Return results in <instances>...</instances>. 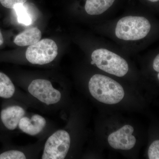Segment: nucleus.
I'll list each match as a JSON object with an SVG mask.
<instances>
[{
  "instance_id": "a211bd4d",
  "label": "nucleus",
  "mask_w": 159,
  "mask_h": 159,
  "mask_svg": "<svg viewBox=\"0 0 159 159\" xmlns=\"http://www.w3.org/2000/svg\"><path fill=\"white\" fill-rule=\"evenodd\" d=\"M4 43V39H3V35L2 34V32L0 31V46L2 45Z\"/></svg>"
},
{
  "instance_id": "dca6fc26",
  "label": "nucleus",
  "mask_w": 159,
  "mask_h": 159,
  "mask_svg": "<svg viewBox=\"0 0 159 159\" xmlns=\"http://www.w3.org/2000/svg\"><path fill=\"white\" fill-rule=\"evenodd\" d=\"M27 0H0L1 5L7 9H14L18 5H24Z\"/></svg>"
},
{
  "instance_id": "6ab92c4d",
  "label": "nucleus",
  "mask_w": 159,
  "mask_h": 159,
  "mask_svg": "<svg viewBox=\"0 0 159 159\" xmlns=\"http://www.w3.org/2000/svg\"><path fill=\"white\" fill-rule=\"evenodd\" d=\"M148 1H150L151 2H158L159 0H148Z\"/></svg>"
},
{
  "instance_id": "aec40b11",
  "label": "nucleus",
  "mask_w": 159,
  "mask_h": 159,
  "mask_svg": "<svg viewBox=\"0 0 159 159\" xmlns=\"http://www.w3.org/2000/svg\"><path fill=\"white\" fill-rule=\"evenodd\" d=\"M158 79H159V74H158Z\"/></svg>"
},
{
  "instance_id": "0eeeda50",
  "label": "nucleus",
  "mask_w": 159,
  "mask_h": 159,
  "mask_svg": "<svg viewBox=\"0 0 159 159\" xmlns=\"http://www.w3.org/2000/svg\"><path fill=\"white\" fill-rule=\"evenodd\" d=\"M134 130L131 125H124L109 136V144L111 147L116 149L125 150L131 149L136 142V139L132 135Z\"/></svg>"
},
{
  "instance_id": "423d86ee",
  "label": "nucleus",
  "mask_w": 159,
  "mask_h": 159,
  "mask_svg": "<svg viewBox=\"0 0 159 159\" xmlns=\"http://www.w3.org/2000/svg\"><path fill=\"white\" fill-rule=\"evenodd\" d=\"M27 91L37 101L48 106L57 104L61 98V92L48 80H34L28 86Z\"/></svg>"
},
{
  "instance_id": "1a4fd4ad",
  "label": "nucleus",
  "mask_w": 159,
  "mask_h": 159,
  "mask_svg": "<svg viewBox=\"0 0 159 159\" xmlns=\"http://www.w3.org/2000/svg\"><path fill=\"white\" fill-rule=\"evenodd\" d=\"M26 113V109L21 104H14L3 109L0 116L5 127L8 130L13 131L18 128L20 119Z\"/></svg>"
},
{
  "instance_id": "6e6552de",
  "label": "nucleus",
  "mask_w": 159,
  "mask_h": 159,
  "mask_svg": "<svg viewBox=\"0 0 159 159\" xmlns=\"http://www.w3.org/2000/svg\"><path fill=\"white\" fill-rule=\"evenodd\" d=\"M47 120L39 114L31 115L26 113L21 118L18 128L22 132L31 136H37L40 135L47 126Z\"/></svg>"
},
{
  "instance_id": "f257e3e1",
  "label": "nucleus",
  "mask_w": 159,
  "mask_h": 159,
  "mask_svg": "<svg viewBox=\"0 0 159 159\" xmlns=\"http://www.w3.org/2000/svg\"><path fill=\"white\" fill-rule=\"evenodd\" d=\"M89 87L92 96L105 104L119 103L125 95L123 88L119 83L101 74H95L91 77Z\"/></svg>"
},
{
  "instance_id": "2eb2a0df",
  "label": "nucleus",
  "mask_w": 159,
  "mask_h": 159,
  "mask_svg": "<svg viewBox=\"0 0 159 159\" xmlns=\"http://www.w3.org/2000/svg\"><path fill=\"white\" fill-rule=\"evenodd\" d=\"M159 141L152 142L148 150V156L150 159H159Z\"/></svg>"
},
{
  "instance_id": "f3484780",
  "label": "nucleus",
  "mask_w": 159,
  "mask_h": 159,
  "mask_svg": "<svg viewBox=\"0 0 159 159\" xmlns=\"http://www.w3.org/2000/svg\"><path fill=\"white\" fill-rule=\"evenodd\" d=\"M153 68L154 70L156 72L159 73V55H157L154 60L153 63Z\"/></svg>"
},
{
  "instance_id": "f03ea898",
  "label": "nucleus",
  "mask_w": 159,
  "mask_h": 159,
  "mask_svg": "<svg viewBox=\"0 0 159 159\" xmlns=\"http://www.w3.org/2000/svg\"><path fill=\"white\" fill-rule=\"evenodd\" d=\"M150 22L143 16H129L120 19L115 29L116 36L125 41H136L147 36L150 32Z\"/></svg>"
},
{
  "instance_id": "9d476101",
  "label": "nucleus",
  "mask_w": 159,
  "mask_h": 159,
  "mask_svg": "<svg viewBox=\"0 0 159 159\" xmlns=\"http://www.w3.org/2000/svg\"><path fill=\"white\" fill-rule=\"evenodd\" d=\"M42 37L40 30L36 27L27 29L15 38L14 43L20 47L31 45L38 42Z\"/></svg>"
},
{
  "instance_id": "7ed1b4c3",
  "label": "nucleus",
  "mask_w": 159,
  "mask_h": 159,
  "mask_svg": "<svg viewBox=\"0 0 159 159\" xmlns=\"http://www.w3.org/2000/svg\"><path fill=\"white\" fill-rule=\"evenodd\" d=\"M92 61L97 67L108 74L122 77L129 70L128 63L124 58L107 49L100 48L93 51Z\"/></svg>"
},
{
  "instance_id": "f8f14e48",
  "label": "nucleus",
  "mask_w": 159,
  "mask_h": 159,
  "mask_svg": "<svg viewBox=\"0 0 159 159\" xmlns=\"http://www.w3.org/2000/svg\"><path fill=\"white\" fill-rule=\"evenodd\" d=\"M115 0H86V12L90 15H99L112 6Z\"/></svg>"
},
{
  "instance_id": "4468645a",
  "label": "nucleus",
  "mask_w": 159,
  "mask_h": 159,
  "mask_svg": "<svg viewBox=\"0 0 159 159\" xmlns=\"http://www.w3.org/2000/svg\"><path fill=\"white\" fill-rule=\"evenodd\" d=\"M14 9L16 11L19 22L26 25H29L32 24V19L31 15L23 5H18Z\"/></svg>"
},
{
  "instance_id": "ddd939ff",
  "label": "nucleus",
  "mask_w": 159,
  "mask_h": 159,
  "mask_svg": "<svg viewBox=\"0 0 159 159\" xmlns=\"http://www.w3.org/2000/svg\"><path fill=\"white\" fill-rule=\"evenodd\" d=\"M16 89L11 80L6 74L0 72V97L9 99L15 95Z\"/></svg>"
},
{
  "instance_id": "9b49d317",
  "label": "nucleus",
  "mask_w": 159,
  "mask_h": 159,
  "mask_svg": "<svg viewBox=\"0 0 159 159\" xmlns=\"http://www.w3.org/2000/svg\"><path fill=\"white\" fill-rule=\"evenodd\" d=\"M33 146L26 147H15L0 154V159H25L31 158L33 157V150H37L36 147Z\"/></svg>"
},
{
  "instance_id": "20e7f679",
  "label": "nucleus",
  "mask_w": 159,
  "mask_h": 159,
  "mask_svg": "<svg viewBox=\"0 0 159 159\" xmlns=\"http://www.w3.org/2000/svg\"><path fill=\"white\" fill-rule=\"evenodd\" d=\"M70 144V136L67 131H56L51 134L44 143L41 158L65 159L68 153Z\"/></svg>"
},
{
  "instance_id": "39448f33",
  "label": "nucleus",
  "mask_w": 159,
  "mask_h": 159,
  "mask_svg": "<svg viewBox=\"0 0 159 159\" xmlns=\"http://www.w3.org/2000/svg\"><path fill=\"white\" fill-rule=\"evenodd\" d=\"M58 54V48L52 39H44L29 46L26 52V57L33 65H43L52 62Z\"/></svg>"
}]
</instances>
